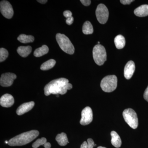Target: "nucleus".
<instances>
[{"mask_svg": "<svg viewBox=\"0 0 148 148\" xmlns=\"http://www.w3.org/2000/svg\"><path fill=\"white\" fill-rule=\"evenodd\" d=\"M80 148H87V143L86 141L82 143L81 146Z\"/></svg>", "mask_w": 148, "mask_h": 148, "instance_id": "nucleus-31", "label": "nucleus"}, {"mask_svg": "<svg viewBox=\"0 0 148 148\" xmlns=\"http://www.w3.org/2000/svg\"><path fill=\"white\" fill-rule=\"evenodd\" d=\"M47 143V140L45 138H42L37 140L32 145V147L34 148H38L41 145H44Z\"/></svg>", "mask_w": 148, "mask_h": 148, "instance_id": "nucleus-24", "label": "nucleus"}, {"mask_svg": "<svg viewBox=\"0 0 148 148\" xmlns=\"http://www.w3.org/2000/svg\"><path fill=\"white\" fill-rule=\"evenodd\" d=\"M44 147L45 148H50L51 145L50 143H46L44 145Z\"/></svg>", "mask_w": 148, "mask_h": 148, "instance_id": "nucleus-32", "label": "nucleus"}, {"mask_svg": "<svg viewBox=\"0 0 148 148\" xmlns=\"http://www.w3.org/2000/svg\"><path fill=\"white\" fill-rule=\"evenodd\" d=\"M8 56V52L7 49L3 48H1L0 49V62L4 61Z\"/></svg>", "mask_w": 148, "mask_h": 148, "instance_id": "nucleus-23", "label": "nucleus"}, {"mask_svg": "<svg viewBox=\"0 0 148 148\" xmlns=\"http://www.w3.org/2000/svg\"><path fill=\"white\" fill-rule=\"evenodd\" d=\"M134 1L133 0H121V3L123 5H129L130 3Z\"/></svg>", "mask_w": 148, "mask_h": 148, "instance_id": "nucleus-29", "label": "nucleus"}, {"mask_svg": "<svg viewBox=\"0 0 148 148\" xmlns=\"http://www.w3.org/2000/svg\"><path fill=\"white\" fill-rule=\"evenodd\" d=\"M135 15L139 17H144L148 15V5H143L135 9L134 10Z\"/></svg>", "mask_w": 148, "mask_h": 148, "instance_id": "nucleus-14", "label": "nucleus"}, {"mask_svg": "<svg viewBox=\"0 0 148 148\" xmlns=\"http://www.w3.org/2000/svg\"><path fill=\"white\" fill-rule=\"evenodd\" d=\"M73 16H71V17H69V18H67L66 19V23L68 25H71L73 24Z\"/></svg>", "mask_w": 148, "mask_h": 148, "instance_id": "nucleus-27", "label": "nucleus"}, {"mask_svg": "<svg viewBox=\"0 0 148 148\" xmlns=\"http://www.w3.org/2000/svg\"><path fill=\"white\" fill-rule=\"evenodd\" d=\"M92 120V109L89 107H86L82 112V118L80 123L82 125L89 124Z\"/></svg>", "mask_w": 148, "mask_h": 148, "instance_id": "nucleus-9", "label": "nucleus"}, {"mask_svg": "<svg viewBox=\"0 0 148 148\" xmlns=\"http://www.w3.org/2000/svg\"><path fill=\"white\" fill-rule=\"evenodd\" d=\"M16 76L12 73H5L1 76L0 79L1 85L3 87H9L13 84L14 80L16 79Z\"/></svg>", "mask_w": 148, "mask_h": 148, "instance_id": "nucleus-10", "label": "nucleus"}, {"mask_svg": "<svg viewBox=\"0 0 148 148\" xmlns=\"http://www.w3.org/2000/svg\"><path fill=\"white\" fill-rule=\"evenodd\" d=\"M111 135L112 136L111 143L112 145L115 147H120L122 143L121 139L119 135L114 131H112L111 132Z\"/></svg>", "mask_w": 148, "mask_h": 148, "instance_id": "nucleus-15", "label": "nucleus"}, {"mask_svg": "<svg viewBox=\"0 0 148 148\" xmlns=\"http://www.w3.org/2000/svg\"><path fill=\"white\" fill-rule=\"evenodd\" d=\"M5 143H6V144H8V141H5Z\"/></svg>", "mask_w": 148, "mask_h": 148, "instance_id": "nucleus-35", "label": "nucleus"}, {"mask_svg": "<svg viewBox=\"0 0 148 148\" xmlns=\"http://www.w3.org/2000/svg\"><path fill=\"white\" fill-rule=\"evenodd\" d=\"M135 66L133 61H128L125 67L124 75L125 77L127 79H129L132 77L135 72Z\"/></svg>", "mask_w": 148, "mask_h": 148, "instance_id": "nucleus-11", "label": "nucleus"}, {"mask_svg": "<svg viewBox=\"0 0 148 148\" xmlns=\"http://www.w3.org/2000/svg\"><path fill=\"white\" fill-rule=\"evenodd\" d=\"M32 51V47L30 46H20L18 48L17 52L21 57H27Z\"/></svg>", "mask_w": 148, "mask_h": 148, "instance_id": "nucleus-16", "label": "nucleus"}, {"mask_svg": "<svg viewBox=\"0 0 148 148\" xmlns=\"http://www.w3.org/2000/svg\"><path fill=\"white\" fill-rule=\"evenodd\" d=\"M96 145L94 143V141L91 138H89L87 140V148H93Z\"/></svg>", "mask_w": 148, "mask_h": 148, "instance_id": "nucleus-25", "label": "nucleus"}, {"mask_svg": "<svg viewBox=\"0 0 148 148\" xmlns=\"http://www.w3.org/2000/svg\"><path fill=\"white\" fill-rule=\"evenodd\" d=\"M56 38L58 45L63 51L68 54H73L75 48L70 39L66 35L57 34Z\"/></svg>", "mask_w": 148, "mask_h": 148, "instance_id": "nucleus-3", "label": "nucleus"}, {"mask_svg": "<svg viewBox=\"0 0 148 148\" xmlns=\"http://www.w3.org/2000/svg\"><path fill=\"white\" fill-rule=\"evenodd\" d=\"M69 80L64 78L53 80L45 86L44 88L45 94L46 96L50 94L64 95L73 88L71 84L69 83Z\"/></svg>", "mask_w": 148, "mask_h": 148, "instance_id": "nucleus-1", "label": "nucleus"}, {"mask_svg": "<svg viewBox=\"0 0 148 148\" xmlns=\"http://www.w3.org/2000/svg\"><path fill=\"white\" fill-rule=\"evenodd\" d=\"M0 10L3 16L7 18H11L13 16L12 6L7 1H2L0 3Z\"/></svg>", "mask_w": 148, "mask_h": 148, "instance_id": "nucleus-8", "label": "nucleus"}, {"mask_svg": "<svg viewBox=\"0 0 148 148\" xmlns=\"http://www.w3.org/2000/svg\"><path fill=\"white\" fill-rule=\"evenodd\" d=\"M49 52V48L47 46L43 45L41 47L37 49L34 52V55L36 57H39L45 55Z\"/></svg>", "mask_w": 148, "mask_h": 148, "instance_id": "nucleus-19", "label": "nucleus"}, {"mask_svg": "<svg viewBox=\"0 0 148 148\" xmlns=\"http://www.w3.org/2000/svg\"><path fill=\"white\" fill-rule=\"evenodd\" d=\"M37 1L40 3L45 4L47 2V0H38V1Z\"/></svg>", "mask_w": 148, "mask_h": 148, "instance_id": "nucleus-33", "label": "nucleus"}, {"mask_svg": "<svg viewBox=\"0 0 148 148\" xmlns=\"http://www.w3.org/2000/svg\"><path fill=\"white\" fill-rule=\"evenodd\" d=\"M97 148H107L105 147H101V146H100V147H98Z\"/></svg>", "mask_w": 148, "mask_h": 148, "instance_id": "nucleus-34", "label": "nucleus"}, {"mask_svg": "<svg viewBox=\"0 0 148 148\" xmlns=\"http://www.w3.org/2000/svg\"><path fill=\"white\" fill-rule=\"evenodd\" d=\"M93 59L99 66H102L107 60L106 49L101 45H97L93 47L92 51Z\"/></svg>", "mask_w": 148, "mask_h": 148, "instance_id": "nucleus-5", "label": "nucleus"}, {"mask_svg": "<svg viewBox=\"0 0 148 148\" xmlns=\"http://www.w3.org/2000/svg\"><path fill=\"white\" fill-rule=\"evenodd\" d=\"M14 99L13 96L9 94L3 95L0 99L1 106L5 108H10L13 106L14 103Z\"/></svg>", "mask_w": 148, "mask_h": 148, "instance_id": "nucleus-12", "label": "nucleus"}, {"mask_svg": "<svg viewBox=\"0 0 148 148\" xmlns=\"http://www.w3.org/2000/svg\"><path fill=\"white\" fill-rule=\"evenodd\" d=\"M39 134L38 130H32L24 132L12 138L8 141L10 146H20L27 145L36 139Z\"/></svg>", "mask_w": 148, "mask_h": 148, "instance_id": "nucleus-2", "label": "nucleus"}, {"mask_svg": "<svg viewBox=\"0 0 148 148\" xmlns=\"http://www.w3.org/2000/svg\"><path fill=\"white\" fill-rule=\"evenodd\" d=\"M56 140L58 142L59 145L61 146H66L69 143L67 135L64 132L58 134L56 138Z\"/></svg>", "mask_w": 148, "mask_h": 148, "instance_id": "nucleus-18", "label": "nucleus"}, {"mask_svg": "<svg viewBox=\"0 0 148 148\" xmlns=\"http://www.w3.org/2000/svg\"><path fill=\"white\" fill-rule=\"evenodd\" d=\"M123 118L127 124L133 129L138 127V119L136 112L132 109H125L123 113Z\"/></svg>", "mask_w": 148, "mask_h": 148, "instance_id": "nucleus-6", "label": "nucleus"}, {"mask_svg": "<svg viewBox=\"0 0 148 148\" xmlns=\"http://www.w3.org/2000/svg\"><path fill=\"white\" fill-rule=\"evenodd\" d=\"M82 32L85 35L91 34L93 33V27L89 21H86L82 27Z\"/></svg>", "mask_w": 148, "mask_h": 148, "instance_id": "nucleus-20", "label": "nucleus"}, {"mask_svg": "<svg viewBox=\"0 0 148 148\" xmlns=\"http://www.w3.org/2000/svg\"><path fill=\"white\" fill-rule=\"evenodd\" d=\"M64 15L67 18L72 16V13L69 10L65 11L64 12Z\"/></svg>", "mask_w": 148, "mask_h": 148, "instance_id": "nucleus-26", "label": "nucleus"}, {"mask_svg": "<svg viewBox=\"0 0 148 148\" xmlns=\"http://www.w3.org/2000/svg\"><path fill=\"white\" fill-rule=\"evenodd\" d=\"M17 40L23 43H27L33 42L34 40V38L31 35L27 36L25 34H21L18 37Z\"/></svg>", "mask_w": 148, "mask_h": 148, "instance_id": "nucleus-21", "label": "nucleus"}, {"mask_svg": "<svg viewBox=\"0 0 148 148\" xmlns=\"http://www.w3.org/2000/svg\"><path fill=\"white\" fill-rule=\"evenodd\" d=\"M97 20L101 24H106L109 17L108 10L105 5L100 4L95 11Z\"/></svg>", "mask_w": 148, "mask_h": 148, "instance_id": "nucleus-7", "label": "nucleus"}, {"mask_svg": "<svg viewBox=\"0 0 148 148\" xmlns=\"http://www.w3.org/2000/svg\"><path fill=\"white\" fill-rule=\"evenodd\" d=\"M98 44H100V42H98Z\"/></svg>", "mask_w": 148, "mask_h": 148, "instance_id": "nucleus-36", "label": "nucleus"}, {"mask_svg": "<svg viewBox=\"0 0 148 148\" xmlns=\"http://www.w3.org/2000/svg\"><path fill=\"white\" fill-rule=\"evenodd\" d=\"M117 86V78L114 75L107 76L105 77L101 82V88L105 92H112L116 89Z\"/></svg>", "mask_w": 148, "mask_h": 148, "instance_id": "nucleus-4", "label": "nucleus"}, {"mask_svg": "<svg viewBox=\"0 0 148 148\" xmlns=\"http://www.w3.org/2000/svg\"><path fill=\"white\" fill-rule=\"evenodd\" d=\"M114 42L116 47L118 49H121L125 46V39L124 37L121 35L116 36L115 38Z\"/></svg>", "mask_w": 148, "mask_h": 148, "instance_id": "nucleus-17", "label": "nucleus"}, {"mask_svg": "<svg viewBox=\"0 0 148 148\" xmlns=\"http://www.w3.org/2000/svg\"><path fill=\"white\" fill-rule=\"evenodd\" d=\"M56 63V62L54 59H50L48 61H46L41 65L40 69L42 71H47L49 70L54 67Z\"/></svg>", "mask_w": 148, "mask_h": 148, "instance_id": "nucleus-22", "label": "nucleus"}, {"mask_svg": "<svg viewBox=\"0 0 148 148\" xmlns=\"http://www.w3.org/2000/svg\"><path fill=\"white\" fill-rule=\"evenodd\" d=\"M35 105L33 101L23 103L18 107L16 111V113L18 115H21L31 110Z\"/></svg>", "mask_w": 148, "mask_h": 148, "instance_id": "nucleus-13", "label": "nucleus"}, {"mask_svg": "<svg viewBox=\"0 0 148 148\" xmlns=\"http://www.w3.org/2000/svg\"><path fill=\"white\" fill-rule=\"evenodd\" d=\"M80 1L83 5L86 6L90 5L91 3V1L90 0H81Z\"/></svg>", "mask_w": 148, "mask_h": 148, "instance_id": "nucleus-28", "label": "nucleus"}, {"mask_svg": "<svg viewBox=\"0 0 148 148\" xmlns=\"http://www.w3.org/2000/svg\"><path fill=\"white\" fill-rule=\"evenodd\" d=\"M144 99L148 102V86L144 93Z\"/></svg>", "mask_w": 148, "mask_h": 148, "instance_id": "nucleus-30", "label": "nucleus"}]
</instances>
